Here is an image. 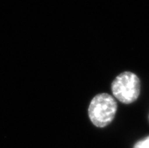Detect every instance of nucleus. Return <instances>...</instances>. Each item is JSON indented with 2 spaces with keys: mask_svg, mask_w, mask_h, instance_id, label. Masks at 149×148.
I'll use <instances>...</instances> for the list:
<instances>
[{
  "mask_svg": "<svg viewBox=\"0 0 149 148\" xmlns=\"http://www.w3.org/2000/svg\"><path fill=\"white\" fill-rule=\"evenodd\" d=\"M117 104L111 94L101 93L95 95L89 104L88 114L92 123L98 128L108 126L115 117Z\"/></svg>",
  "mask_w": 149,
  "mask_h": 148,
  "instance_id": "f257e3e1",
  "label": "nucleus"
},
{
  "mask_svg": "<svg viewBox=\"0 0 149 148\" xmlns=\"http://www.w3.org/2000/svg\"><path fill=\"white\" fill-rule=\"evenodd\" d=\"M113 96L125 104H130L138 99L141 91V83L137 75L132 72H123L111 83Z\"/></svg>",
  "mask_w": 149,
  "mask_h": 148,
  "instance_id": "f03ea898",
  "label": "nucleus"
},
{
  "mask_svg": "<svg viewBox=\"0 0 149 148\" xmlns=\"http://www.w3.org/2000/svg\"><path fill=\"white\" fill-rule=\"evenodd\" d=\"M133 148H149V135L137 141Z\"/></svg>",
  "mask_w": 149,
  "mask_h": 148,
  "instance_id": "7ed1b4c3",
  "label": "nucleus"
},
{
  "mask_svg": "<svg viewBox=\"0 0 149 148\" xmlns=\"http://www.w3.org/2000/svg\"><path fill=\"white\" fill-rule=\"evenodd\" d=\"M148 120H149V116H148Z\"/></svg>",
  "mask_w": 149,
  "mask_h": 148,
  "instance_id": "20e7f679",
  "label": "nucleus"
}]
</instances>
